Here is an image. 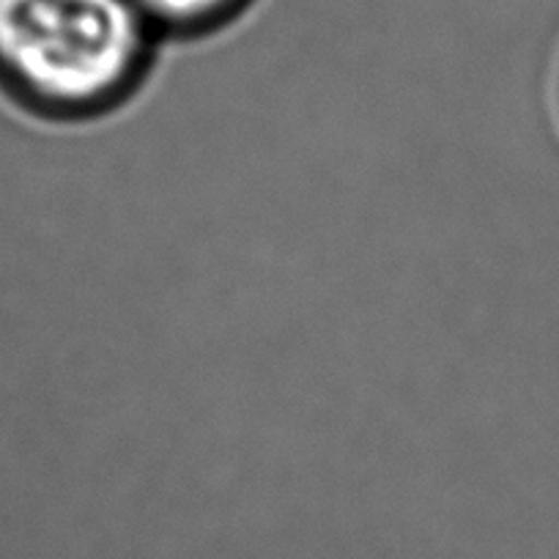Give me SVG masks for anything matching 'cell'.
Masks as SVG:
<instances>
[{"label":"cell","mask_w":559,"mask_h":559,"mask_svg":"<svg viewBox=\"0 0 559 559\" xmlns=\"http://www.w3.org/2000/svg\"><path fill=\"white\" fill-rule=\"evenodd\" d=\"M134 0H0V96L45 121L123 105L159 56Z\"/></svg>","instance_id":"6da1fadb"},{"label":"cell","mask_w":559,"mask_h":559,"mask_svg":"<svg viewBox=\"0 0 559 559\" xmlns=\"http://www.w3.org/2000/svg\"><path fill=\"white\" fill-rule=\"evenodd\" d=\"M159 39L192 41L223 34L255 12L261 0H134Z\"/></svg>","instance_id":"7a4b0ae2"}]
</instances>
